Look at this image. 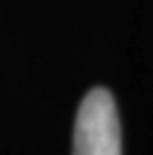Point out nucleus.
Returning a JSON list of instances; mask_svg holds the SVG:
<instances>
[{"mask_svg":"<svg viewBox=\"0 0 153 155\" xmlns=\"http://www.w3.org/2000/svg\"><path fill=\"white\" fill-rule=\"evenodd\" d=\"M74 155H121L117 105L105 87H94L81 100L74 123Z\"/></svg>","mask_w":153,"mask_h":155,"instance_id":"f257e3e1","label":"nucleus"}]
</instances>
